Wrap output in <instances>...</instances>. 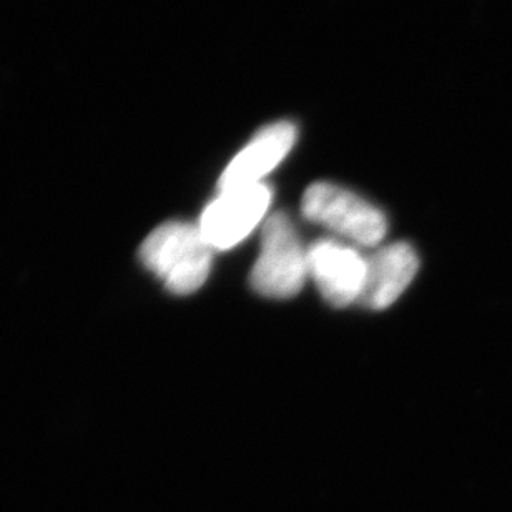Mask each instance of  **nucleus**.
Returning a JSON list of instances; mask_svg holds the SVG:
<instances>
[{
	"label": "nucleus",
	"mask_w": 512,
	"mask_h": 512,
	"mask_svg": "<svg viewBox=\"0 0 512 512\" xmlns=\"http://www.w3.org/2000/svg\"><path fill=\"white\" fill-rule=\"evenodd\" d=\"M213 248L198 225L163 223L142 243L140 260L175 295L202 288L212 268Z\"/></svg>",
	"instance_id": "f257e3e1"
},
{
	"label": "nucleus",
	"mask_w": 512,
	"mask_h": 512,
	"mask_svg": "<svg viewBox=\"0 0 512 512\" xmlns=\"http://www.w3.org/2000/svg\"><path fill=\"white\" fill-rule=\"evenodd\" d=\"M308 250L301 245L295 225L283 212L266 218L261 250L250 273L253 290L266 298H291L305 285Z\"/></svg>",
	"instance_id": "f03ea898"
},
{
	"label": "nucleus",
	"mask_w": 512,
	"mask_h": 512,
	"mask_svg": "<svg viewBox=\"0 0 512 512\" xmlns=\"http://www.w3.org/2000/svg\"><path fill=\"white\" fill-rule=\"evenodd\" d=\"M301 210L310 222L363 247H373L386 235V218L378 208L333 183H313L303 195Z\"/></svg>",
	"instance_id": "7ed1b4c3"
},
{
	"label": "nucleus",
	"mask_w": 512,
	"mask_h": 512,
	"mask_svg": "<svg viewBox=\"0 0 512 512\" xmlns=\"http://www.w3.org/2000/svg\"><path fill=\"white\" fill-rule=\"evenodd\" d=\"M270 203V187L263 183L227 190L203 210L198 228L213 250H230L258 227Z\"/></svg>",
	"instance_id": "20e7f679"
},
{
	"label": "nucleus",
	"mask_w": 512,
	"mask_h": 512,
	"mask_svg": "<svg viewBox=\"0 0 512 512\" xmlns=\"http://www.w3.org/2000/svg\"><path fill=\"white\" fill-rule=\"evenodd\" d=\"M366 258L355 248L318 240L308 248V275L321 295L336 308L356 303L365 281Z\"/></svg>",
	"instance_id": "39448f33"
},
{
	"label": "nucleus",
	"mask_w": 512,
	"mask_h": 512,
	"mask_svg": "<svg viewBox=\"0 0 512 512\" xmlns=\"http://www.w3.org/2000/svg\"><path fill=\"white\" fill-rule=\"evenodd\" d=\"M419 268L418 255L408 243H393L366 258L365 281L356 303L384 310L408 288Z\"/></svg>",
	"instance_id": "423d86ee"
},
{
	"label": "nucleus",
	"mask_w": 512,
	"mask_h": 512,
	"mask_svg": "<svg viewBox=\"0 0 512 512\" xmlns=\"http://www.w3.org/2000/svg\"><path fill=\"white\" fill-rule=\"evenodd\" d=\"M295 140L296 128L288 122H280L261 130L223 172L218 183L220 192L261 183V178L288 155Z\"/></svg>",
	"instance_id": "0eeeda50"
}]
</instances>
